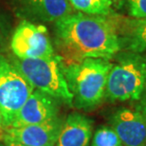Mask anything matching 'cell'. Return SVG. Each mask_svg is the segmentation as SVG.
I'll list each match as a JSON object with an SVG mask.
<instances>
[{
  "label": "cell",
  "instance_id": "e0dca14e",
  "mask_svg": "<svg viewBox=\"0 0 146 146\" xmlns=\"http://www.w3.org/2000/svg\"><path fill=\"white\" fill-rule=\"evenodd\" d=\"M1 139V141H0V146H26V145L17 143V142L8 141V139Z\"/></svg>",
  "mask_w": 146,
  "mask_h": 146
},
{
  "label": "cell",
  "instance_id": "3957f363",
  "mask_svg": "<svg viewBox=\"0 0 146 146\" xmlns=\"http://www.w3.org/2000/svg\"><path fill=\"white\" fill-rule=\"evenodd\" d=\"M146 80V55L125 51L107 76L106 98L111 102L139 101Z\"/></svg>",
  "mask_w": 146,
  "mask_h": 146
},
{
  "label": "cell",
  "instance_id": "52a82bcc",
  "mask_svg": "<svg viewBox=\"0 0 146 146\" xmlns=\"http://www.w3.org/2000/svg\"><path fill=\"white\" fill-rule=\"evenodd\" d=\"M63 123V119L56 117L43 123L7 127L0 139L26 146H55Z\"/></svg>",
  "mask_w": 146,
  "mask_h": 146
},
{
  "label": "cell",
  "instance_id": "30bf717a",
  "mask_svg": "<svg viewBox=\"0 0 146 146\" xmlns=\"http://www.w3.org/2000/svg\"><path fill=\"white\" fill-rule=\"evenodd\" d=\"M92 121L83 114L71 113L63 123L55 146H88Z\"/></svg>",
  "mask_w": 146,
  "mask_h": 146
},
{
  "label": "cell",
  "instance_id": "5bb4252c",
  "mask_svg": "<svg viewBox=\"0 0 146 146\" xmlns=\"http://www.w3.org/2000/svg\"><path fill=\"white\" fill-rule=\"evenodd\" d=\"M91 146H123V144L112 127L102 126L93 136Z\"/></svg>",
  "mask_w": 146,
  "mask_h": 146
},
{
  "label": "cell",
  "instance_id": "8992f818",
  "mask_svg": "<svg viewBox=\"0 0 146 146\" xmlns=\"http://www.w3.org/2000/svg\"><path fill=\"white\" fill-rule=\"evenodd\" d=\"M11 48L18 59H34L54 56L48 30L43 25L23 21L14 31Z\"/></svg>",
  "mask_w": 146,
  "mask_h": 146
},
{
  "label": "cell",
  "instance_id": "ffe728a7",
  "mask_svg": "<svg viewBox=\"0 0 146 146\" xmlns=\"http://www.w3.org/2000/svg\"><path fill=\"white\" fill-rule=\"evenodd\" d=\"M144 146H146V143H145V145H144Z\"/></svg>",
  "mask_w": 146,
  "mask_h": 146
},
{
  "label": "cell",
  "instance_id": "9c48e42d",
  "mask_svg": "<svg viewBox=\"0 0 146 146\" xmlns=\"http://www.w3.org/2000/svg\"><path fill=\"white\" fill-rule=\"evenodd\" d=\"M123 146H144L146 143V113L136 109H119L110 121Z\"/></svg>",
  "mask_w": 146,
  "mask_h": 146
},
{
  "label": "cell",
  "instance_id": "ba28073f",
  "mask_svg": "<svg viewBox=\"0 0 146 146\" xmlns=\"http://www.w3.org/2000/svg\"><path fill=\"white\" fill-rule=\"evenodd\" d=\"M58 112L59 107L56 99L34 89L9 127L43 123L58 117Z\"/></svg>",
  "mask_w": 146,
  "mask_h": 146
},
{
  "label": "cell",
  "instance_id": "8fae6325",
  "mask_svg": "<svg viewBox=\"0 0 146 146\" xmlns=\"http://www.w3.org/2000/svg\"><path fill=\"white\" fill-rule=\"evenodd\" d=\"M117 26L121 42V48L127 51L146 53V18H121Z\"/></svg>",
  "mask_w": 146,
  "mask_h": 146
},
{
  "label": "cell",
  "instance_id": "5b68a950",
  "mask_svg": "<svg viewBox=\"0 0 146 146\" xmlns=\"http://www.w3.org/2000/svg\"><path fill=\"white\" fill-rule=\"evenodd\" d=\"M34 87L13 63L0 54V110L5 129L11 126Z\"/></svg>",
  "mask_w": 146,
  "mask_h": 146
},
{
  "label": "cell",
  "instance_id": "277c9868",
  "mask_svg": "<svg viewBox=\"0 0 146 146\" xmlns=\"http://www.w3.org/2000/svg\"><path fill=\"white\" fill-rule=\"evenodd\" d=\"M13 64L34 89L72 106V94L64 76L59 56L34 59L17 58Z\"/></svg>",
  "mask_w": 146,
  "mask_h": 146
},
{
  "label": "cell",
  "instance_id": "7c38bea8",
  "mask_svg": "<svg viewBox=\"0 0 146 146\" xmlns=\"http://www.w3.org/2000/svg\"><path fill=\"white\" fill-rule=\"evenodd\" d=\"M24 10L33 18L46 22H56L72 13L68 0H22Z\"/></svg>",
  "mask_w": 146,
  "mask_h": 146
},
{
  "label": "cell",
  "instance_id": "2e32d148",
  "mask_svg": "<svg viewBox=\"0 0 146 146\" xmlns=\"http://www.w3.org/2000/svg\"><path fill=\"white\" fill-rule=\"evenodd\" d=\"M146 55V53H145ZM139 104L138 106V108L139 110L142 111V112L146 113V80H145V86H144V89H143V93H142V96L141 98V100L139 101Z\"/></svg>",
  "mask_w": 146,
  "mask_h": 146
},
{
  "label": "cell",
  "instance_id": "9a60e30c",
  "mask_svg": "<svg viewBox=\"0 0 146 146\" xmlns=\"http://www.w3.org/2000/svg\"><path fill=\"white\" fill-rule=\"evenodd\" d=\"M130 17L137 19L146 18V0H124Z\"/></svg>",
  "mask_w": 146,
  "mask_h": 146
},
{
  "label": "cell",
  "instance_id": "d6986e66",
  "mask_svg": "<svg viewBox=\"0 0 146 146\" xmlns=\"http://www.w3.org/2000/svg\"><path fill=\"white\" fill-rule=\"evenodd\" d=\"M110 1H112L113 4L115 5V4H119V3H121L122 0H110Z\"/></svg>",
  "mask_w": 146,
  "mask_h": 146
},
{
  "label": "cell",
  "instance_id": "4fadbf2b",
  "mask_svg": "<svg viewBox=\"0 0 146 146\" xmlns=\"http://www.w3.org/2000/svg\"><path fill=\"white\" fill-rule=\"evenodd\" d=\"M71 7L89 15L98 16H116L114 4L110 0H68Z\"/></svg>",
  "mask_w": 146,
  "mask_h": 146
},
{
  "label": "cell",
  "instance_id": "6da1fadb",
  "mask_svg": "<svg viewBox=\"0 0 146 146\" xmlns=\"http://www.w3.org/2000/svg\"><path fill=\"white\" fill-rule=\"evenodd\" d=\"M113 16L70 13L54 25L55 44L62 64L87 58L111 60L121 51V42Z\"/></svg>",
  "mask_w": 146,
  "mask_h": 146
},
{
  "label": "cell",
  "instance_id": "7a4b0ae2",
  "mask_svg": "<svg viewBox=\"0 0 146 146\" xmlns=\"http://www.w3.org/2000/svg\"><path fill=\"white\" fill-rule=\"evenodd\" d=\"M62 70L72 94V104L89 110L106 98L107 76L113 64L110 60L87 58L81 62L62 64Z\"/></svg>",
  "mask_w": 146,
  "mask_h": 146
},
{
  "label": "cell",
  "instance_id": "ac0fdd59",
  "mask_svg": "<svg viewBox=\"0 0 146 146\" xmlns=\"http://www.w3.org/2000/svg\"><path fill=\"white\" fill-rule=\"evenodd\" d=\"M5 131V123H4V119H3V116L1 113V110H0V138L3 135Z\"/></svg>",
  "mask_w": 146,
  "mask_h": 146
}]
</instances>
